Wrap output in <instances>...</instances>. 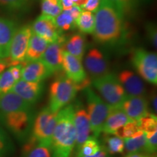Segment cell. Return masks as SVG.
<instances>
[{"mask_svg":"<svg viewBox=\"0 0 157 157\" xmlns=\"http://www.w3.org/2000/svg\"><path fill=\"white\" fill-rule=\"evenodd\" d=\"M123 17L110 0H101L95 15L93 35L101 44L119 42L123 34Z\"/></svg>","mask_w":157,"mask_h":157,"instance_id":"cell-1","label":"cell"},{"mask_svg":"<svg viewBox=\"0 0 157 157\" xmlns=\"http://www.w3.org/2000/svg\"><path fill=\"white\" fill-rule=\"evenodd\" d=\"M74 115V105L71 103L58 113L50 144L52 157H72L76 146Z\"/></svg>","mask_w":157,"mask_h":157,"instance_id":"cell-2","label":"cell"},{"mask_svg":"<svg viewBox=\"0 0 157 157\" xmlns=\"http://www.w3.org/2000/svg\"><path fill=\"white\" fill-rule=\"evenodd\" d=\"M94 87L101 95L103 101L111 109L120 108L127 96L126 92L113 74H107L101 77L94 78Z\"/></svg>","mask_w":157,"mask_h":157,"instance_id":"cell-3","label":"cell"},{"mask_svg":"<svg viewBox=\"0 0 157 157\" xmlns=\"http://www.w3.org/2000/svg\"><path fill=\"white\" fill-rule=\"evenodd\" d=\"M77 91L75 84L67 76H60L50 84L48 107L52 112H59L74 101Z\"/></svg>","mask_w":157,"mask_h":157,"instance_id":"cell-4","label":"cell"},{"mask_svg":"<svg viewBox=\"0 0 157 157\" xmlns=\"http://www.w3.org/2000/svg\"><path fill=\"white\" fill-rule=\"evenodd\" d=\"M87 99V112L89 117L91 130L95 137L101 134L105 119L111 108L95 94L91 88L84 90Z\"/></svg>","mask_w":157,"mask_h":157,"instance_id":"cell-5","label":"cell"},{"mask_svg":"<svg viewBox=\"0 0 157 157\" xmlns=\"http://www.w3.org/2000/svg\"><path fill=\"white\" fill-rule=\"evenodd\" d=\"M2 123L11 133L23 140L31 132L34 117L30 111H18L0 114Z\"/></svg>","mask_w":157,"mask_h":157,"instance_id":"cell-6","label":"cell"},{"mask_svg":"<svg viewBox=\"0 0 157 157\" xmlns=\"http://www.w3.org/2000/svg\"><path fill=\"white\" fill-rule=\"evenodd\" d=\"M58 113L52 112L48 106L41 110L34 119L31 137L37 142L50 146L57 124Z\"/></svg>","mask_w":157,"mask_h":157,"instance_id":"cell-7","label":"cell"},{"mask_svg":"<svg viewBox=\"0 0 157 157\" xmlns=\"http://www.w3.org/2000/svg\"><path fill=\"white\" fill-rule=\"evenodd\" d=\"M132 63L141 77L149 83L157 84V56L143 48H137L132 52Z\"/></svg>","mask_w":157,"mask_h":157,"instance_id":"cell-8","label":"cell"},{"mask_svg":"<svg viewBox=\"0 0 157 157\" xmlns=\"http://www.w3.org/2000/svg\"><path fill=\"white\" fill-rule=\"evenodd\" d=\"M31 34L32 30L29 25L21 26L15 31L12 39L9 56L7 57L12 66L25 62V55Z\"/></svg>","mask_w":157,"mask_h":157,"instance_id":"cell-9","label":"cell"},{"mask_svg":"<svg viewBox=\"0 0 157 157\" xmlns=\"http://www.w3.org/2000/svg\"><path fill=\"white\" fill-rule=\"evenodd\" d=\"M32 32L49 43L62 42L63 44L65 38L63 33L59 30L56 23L55 17L42 14L37 17L31 25Z\"/></svg>","mask_w":157,"mask_h":157,"instance_id":"cell-10","label":"cell"},{"mask_svg":"<svg viewBox=\"0 0 157 157\" xmlns=\"http://www.w3.org/2000/svg\"><path fill=\"white\" fill-rule=\"evenodd\" d=\"M74 105V122L76 129V152L90 137L91 127L87 112L78 103Z\"/></svg>","mask_w":157,"mask_h":157,"instance_id":"cell-11","label":"cell"},{"mask_svg":"<svg viewBox=\"0 0 157 157\" xmlns=\"http://www.w3.org/2000/svg\"><path fill=\"white\" fill-rule=\"evenodd\" d=\"M84 62L86 72L93 79L109 74V63L106 58L97 48L91 49L88 52Z\"/></svg>","mask_w":157,"mask_h":157,"instance_id":"cell-12","label":"cell"},{"mask_svg":"<svg viewBox=\"0 0 157 157\" xmlns=\"http://www.w3.org/2000/svg\"><path fill=\"white\" fill-rule=\"evenodd\" d=\"M10 91L17 94L25 101L33 105L42 96L44 83L43 82H33L20 79L15 82Z\"/></svg>","mask_w":157,"mask_h":157,"instance_id":"cell-13","label":"cell"},{"mask_svg":"<svg viewBox=\"0 0 157 157\" xmlns=\"http://www.w3.org/2000/svg\"><path fill=\"white\" fill-rule=\"evenodd\" d=\"M63 70L66 76L76 85L83 82L89 77L82 60L66 51H63Z\"/></svg>","mask_w":157,"mask_h":157,"instance_id":"cell-14","label":"cell"},{"mask_svg":"<svg viewBox=\"0 0 157 157\" xmlns=\"http://www.w3.org/2000/svg\"><path fill=\"white\" fill-rule=\"evenodd\" d=\"M148 105V101L143 96L127 95L121 108L130 119L138 121L149 113Z\"/></svg>","mask_w":157,"mask_h":157,"instance_id":"cell-15","label":"cell"},{"mask_svg":"<svg viewBox=\"0 0 157 157\" xmlns=\"http://www.w3.org/2000/svg\"><path fill=\"white\" fill-rule=\"evenodd\" d=\"M63 51L62 42L50 43L40 58L52 74L63 70Z\"/></svg>","mask_w":157,"mask_h":157,"instance_id":"cell-16","label":"cell"},{"mask_svg":"<svg viewBox=\"0 0 157 157\" xmlns=\"http://www.w3.org/2000/svg\"><path fill=\"white\" fill-rule=\"evenodd\" d=\"M21 71V79L28 82H43L52 75L48 67L41 59L34 61L25 62Z\"/></svg>","mask_w":157,"mask_h":157,"instance_id":"cell-17","label":"cell"},{"mask_svg":"<svg viewBox=\"0 0 157 157\" xmlns=\"http://www.w3.org/2000/svg\"><path fill=\"white\" fill-rule=\"evenodd\" d=\"M117 77L127 95L143 96L146 93L142 79L132 71L124 70Z\"/></svg>","mask_w":157,"mask_h":157,"instance_id":"cell-18","label":"cell"},{"mask_svg":"<svg viewBox=\"0 0 157 157\" xmlns=\"http://www.w3.org/2000/svg\"><path fill=\"white\" fill-rule=\"evenodd\" d=\"M32 105L13 92L0 95V114L18 111H30Z\"/></svg>","mask_w":157,"mask_h":157,"instance_id":"cell-19","label":"cell"},{"mask_svg":"<svg viewBox=\"0 0 157 157\" xmlns=\"http://www.w3.org/2000/svg\"><path fill=\"white\" fill-rule=\"evenodd\" d=\"M17 29V25L14 21L0 17V54L3 58L9 56L12 39Z\"/></svg>","mask_w":157,"mask_h":157,"instance_id":"cell-20","label":"cell"},{"mask_svg":"<svg viewBox=\"0 0 157 157\" xmlns=\"http://www.w3.org/2000/svg\"><path fill=\"white\" fill-rule=\"evenodd\" d=\"M132 120L134 119H130L121 107L111 109L104 122L102 132L107 135H113L118 129Z\"/></svg>","mask_w":157,"mask_h":157,"instance_id":"cell-21","label":"cell"},{"mask_svg":"<svg viewBox=\"0 0 157 157\" xmlns=\"http://www.w3.org/2000/svg\"><path fill=\"white\" fill-rule=\"evenodd\" d=\"M49 44L50 43L48 41L32 32L29 39L25 62L34 61L40 59Z\"/></svg>","mask_w":157,"mask_h":157,"instance_id":"cell-22","label":"cell"},{"mask_svg":"<svg viewBox=\"0 0 157 157\" xmlns=\"http://www.w3.org/2000/svg\"><path fill=\"white\" fill-rule=\"evenodd\" d=\"M63 50L82 61L85 52V39L82 34H76L66 40L63 44Z\"/></svg>","mask_w":157,"mask_h":157,"instance_id":"cell-23","label":"cell"},{"mask_svg":"<svg viewBox=\"0 0 157 157\" xmlns=\"http://www.w3.org/2000/svg\"><path fill=\"white\" fill-rule=\"evenodd\" d=\"M22 157H52L50 146L44 143L37 142L30 137L23 149Z\"/></svg>","mask_w":157,"mask_h":157,"instance_id":"cell-24","label":"cell"},{"mask_svg":"<svg viewBox=\"0 0 157 157\" xmlns=\"http://www.w3.org/2000/svg\"><path fill=\"white\" fill-rule=\"evenodd\" d=\"M76 26L84 34H93L95 29V15L93 13L82 10L76 19Z\"/></svg>","mask_w":157,"mask_h":157,"instance_id":"cell-25","label":"cell"},{"mask_svg":"<svg viewBox=\"0 0 157 157\" xmlns=\"http://www.w3.org/2000/svg\"><path fill=\"white\" fill-rule=\"evenodd\" d=\"M102 145L97 137L90 136L87 140L82 145L81 147L76 152L75 157H83L93 156L101 150Z\"/></svg>","mask_w":157,"mask_h":157,"instance_id":"cell-26","label":"cell"},{"mask_svg":"<svg viewBox=\"0 0 157 157\" xmlns=\"http://www.w3.org/2000/svg\"><path fill=\"white\" fill-rule=\"evenodd\" d=\"M124 150L127 154L132 153L142 152L146 148V135L143 132L142 135L135 137H129V138L124 139Z\"/></svg>","mask_w":157,"mask_h":157,"instance_id":"cell-27","label":"cell"},{"mask_svg":"<svg viewBox=\"0 0 157 157\" xmlns=\"http://www.w3.org/2000/svg\"><path fill=\"white\" fill-rule=\"evenodd\" d=\"M143 132H144L141 130L140 128L138 121L132 120L118 129L113 135L121 137L122 139H125L139 136V135H142Z\"/></svg>","mask_w":157,"mask_h":157,"instance_id":"cell-28","label":"cell"},{"mask_svg":"<svg viewBox=\"0 0 157 157\" xmlns=\"http://www.w3.org/2000/svg\"><path fill=\"white\" fill-rule=\"evenodd\" d=\"M106 136L104 137V144L102 145L108 153L111 155L123 154L124 151V139L121 137L114 136Z\"/></svg>","mask_w":157,"mask_h":157,"instance_id":"cell-29","label":"cell"},{"mask_svg":"<svg viewBox=\"0 0 157 157\" xmlns=\"http://www.w3.org/2000/svg\"><path fill=\"white\" fill-rule=\"evenodd\" d=\"M56 23L59 30L63 33V31H68L76 27V20L72 17L70 12L68 10H63L60 15L56 18Z\"/></svg>","mask_w":157,"mask_h":157,"instance_id":"cell-30","label":"cell"},{"mask_svg":"<svg viewBox=\"0 0 157 157\" xmlns=\"http://www.w3.org/2000/svg\"><path fill=\"white\" fill-rule=\"evenodd\" d=\"M41 8L42 14L49 15L55 18L63 11L60 0H42Z\"/></svg>","mask_w":157,"mask_h":157,"instance_id":"cell-31","label":"cell"},{"mask_svg":"<svg viewBox=\"0 0 157 157\" xmlns=\"http://www.w3.org/2000/svg\"><path fill=\"white\" fill-rule=\"evenodd\" d=\"M137 121L140 129L145 133H151L157 131V117L154 113L149 112Z\"/></svg>","mask_w":157,"mask_h":157,"instance_id":"cell-32","label":"cell"},{"mask_svg":"<svg viewBox=\"0 0 157 157\" xmlns=\"http://www.w3.org/2000/svg\"><path fill=\"white\" fill-rule=\"evenodd\" d=\"M115 6L121 17H124L130 15L134 10L138 0H110Z\"/></svg>","mask_w":157,"mask_h":157,"instance_id":"cell-33","label":"cell"},{"mask_svg":"<svg viewBox=\"0 0 157 157\" xmlns=\"http://www.w3.org/2000/svg\"><path fill=\"white\" fill-rule=\"evenodd\" d=\"M28 5V0H0V8L13 13L25 10Z\"/></svg>","mask_w":157,"mask_h":157,"instance_id":"cell-34","label":"cell"},{"mask_svg":"<svg viewBox=\"0 0 157 157\" xmlns=\"http://www.w3.org/2000/svg\"><path fill=\"white\" fill-rule=\"evenodd\" d=\"M15 82L16 81L10 68L4 71L2 73L0 74V95L10 91Z\"/></svg>","mask_w":157,"mask_h":157,"instance_id":"cell-35","label":"cell"},{"mask_svg":"<svg viewBox=\"0 0 157 157\" xmlns=\"http://www.w3.org/2000/svg\"><path fill=\"white\" fill-rule=\"evenodd\" d=\"M12 145L7 133L0 125V157H5L10 151Z\"/></svg>","mask_w":157,"mask_h":157,"instance_id":"cell-36","label":"cell"},{"mask_svg":"<svg viewBox=\"0 0 157 157\" xmlns=\"http://www.w3.org/2000/svg\"><path fill=\"white\" fill-rule=\"evenodd\" d=\"M146 143L145 153L149 154H156L157 148V131L154 132L146 133Z\"/></svg>","mask_w":157,"mask_h":157,"instance_id":"cell-37","label":"cell"},{"mask_svg":"<svg viewBox=\"0 0 157 157\" xmlns=\"http://www.w3.org/2000/svg\"><path fill=\"white\" fill-rule=\"evenodd\" d=\"M146 34L148 36V39L151 44L156 48L157 45V29L156 25L154 23H148L146 26Z\"/></svg>","mask_w":157,"mask_h":157,"instance_id":"cell-38","label":"cell"},{"mask_svg":"<svg viewBox=\"0 0 157 157\" xmlns=\"http://www.w3.org/2000/svg\"><path fill=\"white\" fill-rule=\"evenodd\" d=\"M100 2H101V0H87L83 6L81 7L82 10L95 13L98 7H99Z\"/></svg>","mask_w":157,"mask_h":157,"instance_id":"cell-39","label":"cell"},{"mask_svg":"<svg viewBox=\"0 0 157 157\" xmlns=\"http://www.w3.org/2000/svg\"><path fill=\"white\" fill-rule=\"evenodd\" d=\"M25 63V62H24ZM18 64V65H15V66H13L10 67V70L12 74H13V77L15 79V81L17 82L18 80L21 79V71H22V68H23V63Z\"/></svg>","mask_w":157,"mask_h":157,"instance_id":"cell-40","label":"cell"},{"mask_svg":"<svg viewBox=\"0 0 157 157\" xmlns=\"http://www.w3.org/2000/svg\"><path fill=\"white\" fill-rule=\"evenodd\" d=\"M68 10L70 12L71 15H72V17L76 20L78 16H79V15L81 14V13L82 12V9L81 7H79V6L74 5L71 8Z\"/></svg>","mask_w":157,"mask_h":157,"instance_id":"cell-41","label":"cell"},{"mask_svg":"<svg viewBox=\"0 0 157 157\" xmlns=\"http://www.w3.org/2000/svg\"><path fill=\"white\" fill-rule=\"evenodd\" d=\"M10 66H12V65L8 58L0 59V74L2 73L4 71L6 70V68Z\"/></svg>","mask_w":157,"mask_h":157,"instance_id":"cell-42","label":"cell"},{"mask_svg":"<svg viewBox=\"0 0 157 157\" xmlns=\"http://www.w3.org/2000/svg\"><path fill=\"white\" fill-rule=\"evenodd\" d=\"M83 157H113L112 155L109 154V153L105 148L104 147L102 146L101 150L98 151L97 154H95L93 156H83Z\"/></svg>","mask_w":157,"mask_h":157,"instance_id":"cell-43","label":"cell"},{"mask_svg":"<svg viewBox=\"0 0 157 157\" xmlns=\"http://www.w3.org/2000/svg\"><path fill=\"white\" fill-rule=\"evenodd\" d=\"M124 157H156V155L149 154L147 153L138 152V153H132V154H127L126 156Z\"/></svg>","mask_w":157,"mask_h":157,"instance_id":"cell-44","label":"cell"},{"mask_svg":"<svg viewBox=\"0 0 157 157\" xmlns=\"http://www.w3.org/2000/svg\"><path fill=\"white\" fill-rule=\"evenodd\" d=\"M60 4H61L63 10H69L74 5L71 0H60Z\"/></svg>","mask_w":157,"mask_h":157,"instance_id":"cell-45","label":"cell"},{"mask_svg":"<svg viewBox=\"0 0 157 157\" xmlns=\"http://www.w3.org/2000/svg\"><path fill=\"white\" fill-rule=\"evenodd\" d=\"M151 106L153 111V113H155L156 114L157 112V107H156V94L153 93L151 96Z\"/></svg>","mask_w":157,"mask_h":157,"instance_id":"cell-46","label":"cell"},{"mask_svg":"<svg viewBox=\"0 0 157 157\" xmlns=\"http://www.w3.org/2000/svg\"><path fill=\"white\" fill-rule=\"evenodd\" d=\"M71 1H72V2L74 3V5L79 6V7H82V6H83L84 4L86 2V1H87V0H71Z\"/></svg>","mask_w":157,"mask_h":157,"instance_id":"cell-47","label":"cell"},{"mask_svg":"<svg viewBox=\"0 0 157 157\" xmlns=\"http://www.w3.org/2000/svg\"><path fill=\"white\" fill-rule=\"evenodd\" d=\"M0 59H4V58H2V56L1 54H0Z\"/></svg>","mask_w":157,"mask_h":157,"instance_id":"cell-48","label":"cell"},{"mask_svg":"<svg viewBox=\"0 0 157 157\" xmlns=\"http://www.w3.org/2000/svg\"><path fill=\"white\" fill-rule=\"evenodd\" d=\"M140 1H148V0H140Z\"/></svg>","mask_w":157,"mask_h":157,"instance_id":"cell-49","label":"cell"},{"mask_svg":"<svg viewBox=\"0 0 157 157\" xmlns=\"http://www.w3.org/2000/svg\"><path fill=\"white\" fill-rule=\"evenodd\" d=\"M28 1H30V0H28Z\"/></svg>","mask_w":157,"mask_h":157,"instance_id":"cell-50","label":"cell"}]
</instances>
